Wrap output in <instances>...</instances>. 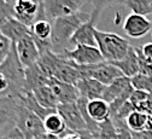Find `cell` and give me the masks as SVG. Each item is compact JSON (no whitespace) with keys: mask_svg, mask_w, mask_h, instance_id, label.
<instances>
[{"mask_svg":"<svg viewBox=\"0 0 152 139\" xmlns=\"http://www.w3.org/2000/svg\"><path fill=\"white\" fill-rule=\"evenodd\" d=\"M26 93V73L12 44L6 61L0 65V98L17 99Z\"/></svg>","mask_w":152,"mask_h":139,"instance_id":"cell-1","label":"cell"},{"mask_svg":"<svg viewBox=\"0 0 152 139\" xmlns=\"http://www.w3.org/2000/svg\"><path fill=\"white\" fill-rule=\"evenodd\" d=\"M91 18V13L77 12L70 16H64L52 22V51L57 54H62L66 50L70 40L77 29Z\"/></svg>","mask_w":152,"mask_h":139,"instance_id":"cell-2","label":"cell"},{"mask_svg":"<svg viewBox=\"0 0 152 139\" xmlns=\"http://www.w3.org/2000/svg\"><path fill=\"white\" fill-rule=\"evenodd\" d=\"M96 40L97 47L99 49L104 59L110 63L123 59L130 49V44L127 39L116 33L96 29Z\"/></svg>","mask_w":152,"mask_h":139,"instance_id":"cell-3","label":"cell"},{"mask_svg":"<svg viewBox=\"0 0 152 139\" xmlns=\"http://www.w3.org/2000/svg\"><path fill=\"white\" fill-rule=\"evenodd\" d=\"M16 128L22 133L26 139H36L46 133L44 127V121L17 102L16 113Z\"/></svg>","mask_w":152,"mask_h":139,"instance_id":"cell-4","label":"cell"},{"mask_svg":"<svg viewBox=\"0 0 152 139\" xmlns=\"http://www.w3.org/2000/svg\"><path fill=\"white\" fill-rule=\"evenodd\" d=\"M75 67L80 71L82 79L89 77L99 81L104 86H109L111 82H113L116 79L123 76L120 69H117L115 65H112L110 62H102L98 64L92 65H79L75 63Z\"/></svg>","mask_w":152,"mask_h":139,"instance_id":"cell-5","label":"cell"},{"mask_svg":"<svg viewBox=\"0 0 152 139\" xmlns=\"http://www.w3.org/2000/svg\"><path fill=\"white\" fill-rule=\"evenodd\" d=\"M87 0H45L41 4L44 16L53 22L54 19L80 12V7Z\"/></svg>","mask_w":152,"mask_h":139,"instance_id":"cell-6","label":"cell"},{"mask_svg":"<svg viewBox=\"0 0 152 139\" xmlns=\"http://www.w3.org/2000/svg\"><path fill=\"white\" fill-rule=\"evenodd\" d=\"M61 56L79 65H92L105 62V59L98 47L86 46V45H75V47L71 50L70 49L64 50V52Z\"/></svg>","mask_w":152,"mask_h":139,"instance_id":"cell-7","label":"cell"},{"mask_svg":"<svg viewBox=\"0 0 152 139\" xmlns=\"http://www.w3.org/2000/svg\"><path fill=\"white\" fill-rule=\"evenodd\" d=\"M15 18L27 27H31L37 18L44 16L41 4L35 0H17L15 6Z\"/></svg>","mask_w":152,"mask_h":139,"instance_id":"cell-8","label":"cell"},{"mask_svg":"<svg viewBox=\"0 0 152 139\" xmlns=\"http://www.w3.org/2000/svg\"><path fill=\"white\" fill-rule=\"evenodd\" d=\"M57 113H58L68 127V129L75 134H81L86 131H88L86 121L76 105V103L71 104H59L57 107Z\"/></svg>","mask_w":152,"mask_h":139,"instance_id":"cell-9","label":"cell"},{"mask_svg":"<svg viewBox=\"0 0 152 139\" xmlns=\"http://www.w3.org/2000/svg\"><path fill=\"white\" fill-rule=\"evenodd\" d=\"M100 16V12L92 11L91 18L82 24L77 32H76L70 40V44L72 45H86V46H94L97 47V40H96V23Z\"/></svg>","mask_w":152,"mask_h":139,"instance_id":"cell-10","label":"cell"},{"mask_svg":"<svg viewBox=\"0 0 152 139\" xmlns=\"http://www.w3.org/2000/svg\"><path fill=\"white\" fill-rule=\"evenodd\" d=\"M17 101L13 98H0V138L16 128Z\"/></svg>","mask_w":152,"mask_h":139,"instance_id":"cell-11","label":"cell"},{"mask_svg":"<svg viewBox=\"0 0 152 139\" xmlns=\"http://www.w3.org/2000/svg\"><path fill=\"white\" fill-rule=\"evenodd\" d=\"M152 29V21L148 19L146 16L129 13L124 22H123V30L130 38H141L145 36Z\"/></svg>","mask_w":152,"mask_h":139,"instance_id":"cell-12","label":"cell"},{"mask_svg":"<svg viewBox=\"0 0 152 139\" xmlns=\"http://www.w3.org/2000/svg\"><path fill=\"white\" fill-rule=\"evenodd\" d=\"M16 45V51L17 56L20 58V62L23 65V68H29L34 65L37 61H39L40 52L37 50L31 35H28L23 38L22 40H20Z\"/></svg>","mask_w":152,"mask_h":139,"instance_id":"cell-13","label":"cell"},{"mask_svg":"<svg viewBox=\"0 0 152 139\" xmlns=\"http://www.w3.org/2000/svg\"><path fill=\"white\" fill-rule=\"evenodd\" d=\"M133 91H134V88L130 84V79L127 76H121L116 79L113 82H111L109 86H106L102 99H104L107 104L115 102L118 98L129 99Z\"/></svg>","mask_w":152,"mask_h":139,"instance_id":"cell-14","label":"cell"},{"mask_svg":"<svg viewBox=\"0 0 152 139\" xmlns=\"http://www.w3.org/2000/svg\"><path fill=\"white\" fill-rule=\"evenodd\" d=\"M48 86L52 88L57 101L59 104H71L76 103L80 97V93L76 88L75 85H69L61 82L58 80H56L53 77H50L48 80Z\"/></svg>","mask_w":152,"mask_h":139,"instance_id":"cell-15","label":"cell"},{"mask_svg":"<svg viewBox=\"0 0 152 139\" xmlns=\"http://www.w3.org/2000/svg\"><path fill=\"white\" fill-rule=\"evenodd\" d=\"M52 77L61 82L69 84V85H76L82 79L80 71L75 67V63L71 61H68L65 58H63L62 62L58 64V67L56 68Z\"/></svg>","mask_w":152,"mask_h":139,"instance_id":"cell-16","label":"cell"},{"mask_svg":"<svg viewBox=\"0 0 152 139\" xmlns=\"http://www.w3.org/2000/svg\"><path fill=\"white\" fill-rule=\"evenodd\" d=\"M75 86H76V88H77L80 96L87 98L88 101L103 98L104 91L106 88V86H104L99 81L94 80V79H89V77L81 79Z\"/></svg>","mask_w":152,"mask_h":139,"instance_id":"cell-17","label":"cell"},{"mask_svg":"<svg viewBox=\"0 0 152 139\" xmlns=\"http://www.w3.org/2000/svg\"><path fill=\"white\" fill-rule=\"evenodd\" d=\"M0 32L5 35L12 44H17L23 38L30 35V28L17 21L16 18H11L9 21L0 27Z\"/></svg>","mask_w":152,"mask_h":139,"instance_id":"cell-18","label":"cell"},{"mask_svg":"<svg viewBox=\"0 0 152 139\" xmlns=\"http://www.w3.org/2000/svg\"><path fill=\"white\" fill-rule=\"evenodd\" d=\"M111 64L115 65L117 69H120L121 73L123 74V76H127L129 79L139 74V63H138L135 47L130 46L127 56L123 59L117 61V62H111Z\"/></svg>","mask_w":152,"mask_h":139,"instance_id":"cell-19","label":"cell"},{"mask_svg":"<svg viewBox=\"0 0 152 139\" xmlns=\"http://www.w3.org/2000/svg\"><path fill=\"white\" fill-rule=\"evenodd\" d=\"M24 73H26V92H33L37 87L48 85L50 77H47L42 73L37 63H35L29 68H26Z\"/></svg>","mask_w":152,"mask_h":139,"instance_id":"cell-20","label":"cell"},{"mask_svg":"<svg viewBox=\"0 0 152 139\" xmlns=\"http://www.w3.org/2000/svg\"><path fill=\"white\" fill-rule=\"evenodd\" d=\"M87 113L91 120L100 124L110 118V105L104 101V99H93L89 101L87 104Z\"/></svg>","mask_w":152,"mask_h":139,"instance_id":"cell-21","label":"cell"},{"mask_svg":"<svg viewBox=\"0 0 152 139\" xmlns=\"http://www.w3.org/2000/svg\"><path fill=\"white\" fill-rule=\"evenodd\" d=\"M44 127H45L46 133L58 135L61 138L70 132L63 120V117L57 113V110L51 113L44 118Z\"/></svg>","mask_w":152,"mask_h":139,"instance_id":"cell-22","label":"cell"},{"mask_svg":"<svg viewBox=\"0 0 152 139\" xmlns=\"http://www.w3.org/2000/svg\"><path fill=\"white\" fill-rule=\"evenodd\" d=\"M31 93L34 94L37 103H39L41 107L46 108V109L57 110V107L59 105V103H58V101H57V98H56L52 88L48 85H44V86L37 87Z\"/></svg>","mask_w":152,"mask_h":139,"instance_id":"cell-23","label":"cell"},{"mask_svg":"<svg viewBox=\"0 0 152 139\" xmlns=\"http://www.w3.org/2000/svg\"><path fill=\"white\" fill-rule=\"evenodd\" d=\"M30 35L33 39L41 41H51L52 36V22L45 18V16H41L34 22V24L30 27Z\"/></svg>","mask_w":152,"mask_h":139,"instance_id":"cell-24","label":"cell"},{"mask_svg":"<svg viewBox=\"0 0 152 139\" xmlns=\"http://www.w3.org/2000/svg\"><path fill=\"white\" fill-rule=\"evenodd\" d=\"M126 125L130 132H141L147 129V115L141 111H133L126 120Z\"/></svg>","mask_w":152,"mask_h":139,"instance_id":"cell-25","label":"cell"},{"mask_svg":"<svg viewBox=\"0 0 152 139\" xmlns=\"http://www.w3.org/2000/svg\"><path fill=\"white\" fill-rule=\"evenodd\" d=\"M124 5L132 11L141 16L152 15V0H126Z\"/></svg>","mask_w":152,"mask_h":139,"instance_id":"cell-26","label":"cell"},{"mask_svg":"<svg viewBox=\"0 0 152 139\" xmlns=\"http://www.w3.org/2000/svg\"><path fill=\"white\" fill-rule=\"evenodd\" d=\"M130 84L133 88L137 91H144L150 93L152 91V76L144 75V74H137L135 76L130 77Z\"/></svg>","mask_w":152,"mask_h":139,"instance_id":"cell-27","label":"cell"},{"mask_svg":"<svg viewBox=\"0 0 152 139\" xmlns=\"http://www.w3.org/2000/svg\"><path fill=\"white\" fill-rule=\"evenodd\" d=\"M99 139H118V131L111 118L99 124Z\"/></svg>","mask_w":152,"mask_h":139,"instance_id":"cell-28","label":"cell"},{"mask_svg":"<svg viewBox=\"0 0 152 139\" xmlns=\"http://www.w3.org/2000/svg\"><path fill=\"white\" fill-rule=\"evenodd\" d=\"M137 57H138V63H139V74L152 76V61L148 59L142 50L139 47H135Z\"/></svg>","mask_w":152,"mask_h":139,"instance_id":"cell-29","label":"cell"},{"mask_svg":"<svg viewBox=\"0 0 152 139\" xmlns=\"http://www.w3.org/2000/svg\"><path fill=\"white\" fill-rule=\"evenodd\" d=\"M15 18V9L5 0H0V27L4 26L9 19Z\"/></svg>","mask_w":152,"mask_h":139,"instance_id":"cell-30","label":"cell"},{"mask_svg":"<svg viewBox=\"0 0 152 139\" xmlns=\"http://www.w3.org/2000/svg\"><path fill=\"white\" fill-rule=\"evenodd\" d=\"M11 49H12V43L0 32V65L7 59Z\"/></svg>","mask_w":152,"mask_h":139,"instance_id":"cell-31","label":"cell"},{"mask_svg":"<svg viewBox=\"0 0 152 139\" xmlns=\"http://www.w3.org/2000/svg\"><path fill=\"white\" fill-rule=\"evenodd\" d=\"M91 3H92V11H97L102 13V11L109 6H113L117 4L124 5L126 0H91Z\"/></svg>","mask_w":152,"mask_h":139,"instance_id":"cell-32","label":"cell"},{"mask_svg":"<svg viewBox=\"0 0 152 139\" xmlns=\"http://www.w3.org/2000/svg\"><path fill=\"white\" fill-rule=\"evenodd\" d=\"M148 99V93L147 92H144V91H137L134 90L132 92L130 97H129V102L134 105V108H137L139 104L146 102Z\"/></svg>","mask_w":152,"mask_h":139,"instance_id":"cell-33","label":"cell"},{"mask_svg":"<svg viewBox=\"0 0 152 139\" xmlns=\"http://www.w3.org/2000/svg\"><path fill=\"white\" fill-rule=\"evenodd\" d=\"M132 139H152V131L144 129L141 132H130Z\"/></svg>","mask_w":152,"mask_h":139,"instance_id":"cell-34","label":"cell"},{"mask_svg":"<svg viewBox=\"0 0 152 139\" xmlns=\"http://www.w3.org/2000/svg\"><path fill=\"white\" fill-rule=\"evenodd\" d=\"M116 127L118 131V139H132V133L128 129L127 125H120Z\"/></svg>","mask_w":152,"mask_h":139,"instance_id":"cell-35","label":"cell"},{"mask_svg":"<svg viewBox=\"0 0 152 139\" xmlns=\"http://www.w3.org/2000/svg\"><path fill=\"white\" fill-rule=\"evenodd\" d=\"M0 139H26L23 135H22V133L18 131L17 128H13L12 131H10L6 135H4V137H1Z\"/></svg>","mask_w":152,"mask_h":139,"instance_id":"cell-36","label":"cell"},{"mask_svg":"<svg viewBox=\"0 0 152 139\" xmlns=\"http://www.w3.org/2000/svg\"><path fill=\"white\" fill-rule=\"evenodd\" d=\"M141 50H142V53H144L148 59H151V61H152V43L145 44V45L141 47Z\"/></svg>","mask_w":152,"mask_h":139,"instance_id":"cell-37","label":"cell"},{"mask_svg":"<svg viewBox=\"0 0 152 139\" xmlns=\"http://www.w3.org/2000/svg\"><path fill=\"white\" fill-rule=\"evenodd\" d=\"M82 139H99L98 137H96L94 134H92L89 131H86V132H83V133H81V134H79Z\"/></svg>","mask_w":152,"mask_h":139,"instance_id":"cell-38","label":"cell"},{"mask_svg":"<svg viewBox=\"0 0 152 139\" xmlns=\"http://www.w3.org/2000/svg\"><path fill=\"white\" fill-rule=\"evenodd\" d=\"M62 139H82L79 134H75L72 132H69L68 134H65L64 137H62Z\"/></svg>","mask_w":152,"mask_h":139,"instance_id":"cell-39","label":"cell"},{"mask_svg":"<svg viewBox=\"0 0 152 139\" xmlns=\"http://www.w3.org/2000/svg\"><path fill=\"white\" fill-rule=\"evenodd\" d=\"M146 115H147V129L152 131V109H151L150 113L146 114Z\"/></svg>","mask_w":152,"mask_h":139,"instance_id":"cell-40","label":"cell"},{"mask_svg":"<svg viewBox=\"0 0 152 139\" xmlns=\"http://www.w3.org/2000/svg\"><path fill=\"white\" fill-rule=\"evenodd\" d=\"M5 1H6L7 4H10V5L15 6V4H16V1H17V0H5Z\"/></svg>","mask_w":152,"mask_h":139,"instance_id":"cell-41","label":"cell"},{"mask_svg":"<svg viewBox=\"0 0 152 139\" xmlns=\"http://www.w3.org/2000/svg\"><path fill=\"white\" fill-rule=\"evenodd\" d=\"M148 101H150V102L152 103V91H151V92L148 93Z\"/></svg>","mask_w":152,"mask_h":139,"instance_id":"cell-42","label":"cell"},{"mask_svg":"<svg viewBox=\"0 0 152 139\" xmlns=\"http://www.w3.org/2000/svg\"><path fill=\"white\" fill-rule=\"evenodd\" d=\"M36 139H46V133L45 134H42L41 137H39V138H36Z\"/></svg>","mask_w":152,"mask_h":139,"instance_id":"cell-43","label":"cell"},{"mask_svg":"<svg viewBox=\"0 0 152 139\" xmlns=\"http://www.w3.org/2000/svg\"><path fill=\"white\" fill-rule=\"evenodd\" d=\"M35 1H37V3H39V4H42V3L45 1V0H35Z\"/></svg>","mask_w":152,"mask_h":139,"instance_id":"cell-44","label":"cell"},{"mask_svg":"<svg viewBox=\"0 0 152 139\" xmlns=\"http://www.w3.org/2000/svg\"><path fill=\"white\" fill-rule=\"evenodd\" d=\"M151 21H152V19H151Z\"/></svg>","mask_w":152,"mask_h":139,"instance_id":"cell-45","label":"cell"}]
</instances>
